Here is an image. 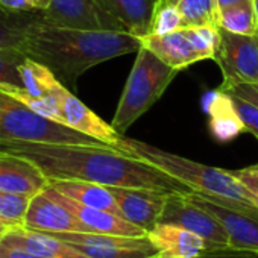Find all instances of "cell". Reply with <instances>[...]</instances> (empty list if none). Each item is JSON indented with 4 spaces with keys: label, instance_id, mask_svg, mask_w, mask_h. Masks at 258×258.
Listing matches in <instances>:
<instances>
[{
    "label": "cell",
    "instance_id": "24",
    "mask_svg": "<svg viewBox=\"0 0 258 258\" xmlns=\"http://www.w3.org/2000/svg\"><path fill=\"white\" fill-rule=\"evenodd\" d=\"M219 28H223L234 34L241 35H258L256 16L252 0L231 5L219 10Z\"/></svg>",
    "mask_w": 258,
    "mask_h": 258
},
{
    "label": "cell",
    "instance_id": "2",
    "mask_svg": "<svg viewBox=\"0 0 258 258\" xmlns=\"http://www.w3.org/2000/svg\"><path fill=\"white\" fill-rule=\"evenodd\" d=\"M143 40L123 31H85L55 26L40 16L31 23L23 52L47 66L70 91L91 67L139 52Z\"/></svg>",
    "mask_w": 258,
    "mask_h": 258
},
{
    "label": "cell",
    "instance_id": "17",
    "mask_svg": "<svg viewBox=\"0 0 258 258\" xmlns=\"http://www.w3.org/2000/svg\"><path fill=\"white\" fill-rule=\"evenodd\" d=\"M0 246L20 247L44 258H90L75 246L52 234L29 229L25 226L11 229L5 235V238L0 241Z\"/></svg>",
    "mask_w": 258,
    "mask_h": 258
},
{
    "label": "cell",
    "instance_id": "16",
    "mask_svg": "<svg viewBox=\"0 0 258 258\" xmlns=\"http://www.w3.org/2000/svg\"><path fill=\"white\" fill-rule=\"evenodd\" d=\"M49 179L29 160L0 151V191H8L25 196L41 193Z\"/></svg>",
    "mask_w": 258,
    "mask_h": 258
},
{
    "label": "cell",
    "instance_id": "21",
    "mask_svg": "<svg viewBox=\"0 0 258 258\" xmlns=\"http://www.w3.org/2000/svg\"><path fill=\"white\" fill-rule=\"evenodd\" d=\"M49 185L62 193L64 196L78 201L84 205L111 211L117 216H120L115 198L109 187L96 184V182H87V181H49Z\"/></svg>",
    "mask_w": 258,
    "mask_h": 258
},
{
    "label": "cell",
    "instance_id": "38",
    "mask_svg": "<svg viewBox=\"0 0 258 258\" xmlns=\"http://www.w3.org/2000/svg\"><path fill=\"white\" fill-rule=\"evenodd\" d=\"M255 178H258V164H255V166H250V167H246Z\"/></svg>",
    "mask_w": 258,
    "mask_h": 258
},
{
    "label": "cell",
    "instance_id": "20",
    "mask_svg": "<svg viewBox=\"0 0 258 258\" xmlns=\"http://www.w3.org/2000/svg\"><path fill=\"white\" fill-rule=\"evenodd\" d=\"M204 109L210 118V131L217 142H231L244 131V126L232 105L229 94L223 93L222 90L217 88L205 96Z\"/></svg>",
    "mask_w": 258,
    "mask_h": 258
},
{
    "label": "cell",
    "instance_id": "11",
    "mask_svg": "<svg viewBox=\"0 0 258 258\" xmlns=\"http://www.w3.org/2000/svg\"><path fill=\"white\" fill-rule=\"evenodd\" d=\"M185 196L220 222L232 249L258 253V216L226 207L198 191H191Z\"/></svg>",
    "mask_w": 258,
    "mask_h": 258
},
{
    "label": "cell",
    "instance_id": "12",
    "mask_svg": "<svg viewBox=\"0 0 258 258\" xmlns=\"http://www.w3.org/2000/svg\"><path fill=\"white\" fill-rule=\"evenodd\" d=\"M120 213V217L131 222L146 232L154 229L161 219L169 195L158 190L133 188V187H109Z\"/></svg>",
    "mask_w": 258,
    "mask_h": 258
},
{
    "label": "cell",
    "instance_id": "32",
    "mask_svg": "<svg viewBox=\"0 0 258 258\" xmlns=\"http://www.w3.org/2000/svg\"><path fill=\"white\" fill-rule=\"evenodd\" d=\"M258 201V178H255L247 169H240V170H229Z\"/></svg>",
    "mask_w": 258,
    "mask_h": 258
},
{
    "label": "cell",
    "instance_id": "10",
    "mask_svg": "<svg viewBox=\"0 0 258 258\" xmlns=\"http://www.w3.org/2000/svg\"><path fill=\"white\" fill-rule=\"evenodd\" d=\"M41 17L44 22L62 28L127 32L97 0H50L49 7L41 11Z\"/></svg>",
    "mask_w": 258,
    "mask_h": 258
},
{
    "label": "cell",
    "instance_id": "5",
    "mask_svg": "<svg viewBox=\"0 0 258 258\" xmlns=\"http://www.w3.org/2000/svg\"><path fill=\"white\" fill-rule=\"evenodd\" d=\"M0 142L109 146L62 123L37 114L4 91H0Z\"/></svg>",
    "mask_w": 258,
    "mask_h": 258
},
{
    "label": "cell",
    "instance_id": "23",
    "mask_svg": "<svg viewBox=\"0 0 258 258\" xmlns=\"http://www.w3.org/2000/svg\"><path fill=\"white\" fill-rule=\"evenodd\" d=\"M19 72H20V78H22V87L34 97L47 96L62 85L59 82V79L55 76V73L47 66H44L29 56L20 66Z\"/></svg>",
    "mask_w": 258,
    "mask_h": 258
},
{
    "label": "cell",
    "instance_id": "26",
    "mask_svg": "<svg viewBox=\"0 0 258 258\" xmlns=\"http://www.w3.org/2000/svg\"><path fill=\"white\" fill-rule=\"evenodd\" d=\"M29 202V196L0 191V220L11 229L23 226Z\"/></svg>",
    "mask_w": 258,
    "mask_h": 258
},
{
    "label": "cell",
    "instance_id": "28",
    "mask_svg": "<svg viewBox=\"0 0 258 258\" xmlns=\"http://www.w3.org/2000/svg\"><path fill=\"white\" fill-rule=\"evenodd\" d=\"M181 28H184V20L178 7H161L157 10L152 25V34L155 35L170 34Z\"/></svg>",
    "mask_w": 258,
    "mask_h": 258
},
{
    "label": "cell",
    "instance_id": "39",
    "mask_svg": "<svg viewBox=\"0 0 258 258\" xmlns=\"http://www.w3.org/2000/svg\"><path fill=\"white\" fill-rule=\"evenodd\" d=\"M253 8H255V16H256V25H258V0H252Z\"/></svg>",
    "mask_w": 258,
    "mask_h": 258
},
{
    "label": "cell",
    "instance_id": "36",
    "mask_svg": "<svg viewBox=\"0 0 258 258\" xmlns=\"http://www.w3.org/2000/svg\"><path fill=\"white\" fill-rule=\"evenodd\" d=\"M10 231H11V228H10L8 225H5L2 220H0V241H2V240L5 238V235H7Z\"/></svg>",
    "mask_w": 258,
    "mask_h": 258
},
{
    "label": "cell",
    "instance_id": "7",
    "mask_svg": "<svg viewBox=\"0 0 258 258\" xmlns=\"http://www.w3.org/2000/svg\"><path fill=\"white\" fill-rule=\"evenodd\" d=\"M52 235L67 241L90 258H158L148 234L131 237L97 232H56Z\"/></svg>",
    "mask_w": 258,
    "mask_h": 258
},
{
    "label": "cell",
    "instance_id": "29",
    "mask_svg": "<svg viewBox=\"0 0 258 258\" xmlns=\"http://www.w3.org/2000/svg\"><path fill=\"white\" fill-rule=\"evenodd\" d=\"M231 100H232V105L244 126V131L250 133L253 137L258 139V106L244 100V99H240L237 96H231Z\"/></svg>",
    "mask_w": 258,
    "mask_h": 258
},
{
    "label": "cell",
    "instance_id": "25",
    "mask_svg": "<svg viewBox=\"0 0 258 258\" xmlns=\"http://www.w3.org/2000/svg\"><path fill=\"white\" fill-rule=\"evenodd\" d=\"M178 10L184 20V28L188 26H217L219 7L217 0H179Z\"/></svg>",
    "mask_w": 258,
    "mask_h": 258
},
{
    "label": "cell",
    "instance_id": "37",
    "mask_svg": "<svg viewBox=\"0 0 258 258\" xmlns=\"http://www.w3.org/2000/svg\"><path fill=\"white\" fill-rule=\"evenodd\" d=\"M178 4H179V0H160L158 8H161V7H178Z\"/></svg>",
    "mask_w": 258,
    "mask_h": 258
},
{
    "label": "cell",
    "instance_id": "1",
    "mask_svg": "<svg viewBox=\"0 0 258 258\" xmlns=\"http://www.w3.org/2000/svg\"><path fill=\"white\" fill-rule=\"evenodd\" d=\"M0 151L34 163L49 181H87L106 187H133L188 195L193 190L164 170L111 146L0 142Z\"/></svg>",
    "mask_w": 258,
    "mask_h": 258
},
{
    "label": "cell",
    "instance_id": "31",
    "mask_svg": "<svg viewBox=\"0 0 258 258\" xmlns=\"http://www.w3.org/2000/svg\"><path fill=\"white\" fill-rule=\"evenodd\" d=\"M191 258H258V253L247 252V250H238V249H214V250H205L198 256Z\"/></svg>",
    "mask_w": 258,
    "mask_h": 258
},
{
    "label": "cell",
    "instance_id": "18",
    "mask_svg": "<svg viewBox=\"0 0 258 258\" xmlns=\"http://www.w3.org/2000/svg\"><path fill=\"white\" fill-rule=\"evenodd\" d=\"M158 258H191L207 250V243L198 234L170 223H158L148 232Z\"/></svg>",
    "mask_w": 258,
    "mask_h": 258
},
{
    "label": "cell",
    "instance_id": "3",
    "mask_svg": "<svg viewBox=\"0 0 258 258\" xmlns=\"http://www.w3.org/2000/svg\"><path fill=\"white\" fill-rule=\"evenodd\" d=\"M118 149L164 170L187 184L193 191L205 195L226 207L258 216V201L229 170L201 164L126 137H121Z\"/></svg>",
    "mask_w": 258,
    "mask_h": 258
},
{
    "label": "cell",
    "instance_id": "6",
    "mask_svg": "<svg viewBox=\"0 0 258 258\" xmlns=\"http://www.w3.org/2000/svg\"><path fill=\"white\" fill-rule=\"evenodd\" d=\"M143 46L154 52L167 66L182 70L202 59H213L219 43L217 26H188L170 34H151Z\"/></svg>",
    "mask_w": 258,
    "mask_h": 258
},
{
    "label": "cell",
    "instance_id": "15",
    "mask_svg": "<svg viewBox=\"0 0 258 258\" xmlns=\"http://www.w3.org/2000/svg\"><path fill=\"white\" fill-rule=\"evenodd\" d=\"M23 226L49 234L88 232L73 213L53 201L44 191L31 198Z\"/></svg>",
    "mask_w": 258,
    "mask_h": 258
},
{
    "label": "cell",
    "instance_id": "4",
    "mask_svg": "<svg viewBox=\"0 0 258 258\" xmlns=\"http://www.w3.org/2000/svg\"><path fill=\"white\" fill-rule=\"evenodd\" d=\"M179 70L163 62L154 52L142 46L120 96L114 118L115 131L123 136L163 96Z\"/></svg>",
    "mask_w": 258,
    "mask_h": 258
},
{
    "label": "cell",
    "instance_id": "8",
    "mask_svg": "<svg viewBox=\"0 0 258 258\" xmlns=\"http://www.w3.org/2000/svg\"><path fill=\"white\" fill-rule=\"evenodd\" d=\"M213 59L223 75V82H258V35H241L219 28Z\"/></svg>",
    "mask_w": 258,
    "mask_h": 258
},
{
    "label": "cell",
    "instance_id": "14",
    "mask_svg": "<svg viewBox=\"0 0 258 258\" xmlns=\"http://www.w3.org/2000/svg\"><path fill=\"white\" fill-rule=\"evenodd\" d=\"M43 191L47 196H50L53 201H56L58 204L66 207L70 213H73L79 219V222L87 228L88 232L112 234V235H131V237H139V235L148 234L140 226L124 220L123 217H120L111 211L93 208V207L84 205L78 201H73V199L64 196L62 193H59L58 190H55L49 184L46 185V188Z\"/></svg>",
    "mask_w": 258,
    "mask_h": 258
},
{
    "label": "cell",
    "instance_id": "19",
    "mask_svg": "<svg viewBox=\"0 0 258 258\" xmlns=\"http://www.w3.org/2000/svg\"><path fill=\"white\" fill-rule=\"evenodd\" d=\"M100 7L117 19L124 29L139 38L152 34L160 0H97Z\"/></svg>",
    "mask_w": 258,
    "mask_h": 258
},
{
    "label": "cell",
    "instance_id": "13",
    "mask_svg": "<svg viewBox=\"0 0 258 258\" xmlns=\"http://www.w3.org/2000/svg\"><path fill=\"white\" fill-rule=\"evenodd\" d=\"M59 118L58 121L79 131L85 136L97 139L114 149H118L121 136L112 127L111 123H106L100 118L93 109L82 103L66 85L59 90Z\"/></svg>",
    "mask_w": 258,
    "mask_h": 258
},
{
    "label": "cell",
    "instance_id": "9",
    "mask_svg": "<svg viewBox=\"0 0 258 258\" xmlns=\"http://www.w3.org/2000/svg\"><path fill=\"white\" fill-rule=\"evenodd\" d=\"M160 223L178 225L198 234L207 243V250L231 247L226 231L220 222L213 214L193 204L185 195H169Z\"/></svg>",
    "mask_w": 258,
    "mask_h": 258
},
{
    "label": "cell",
    "instance_id": "34",
    "mask_svg": "<svg viewBox=\"0 0 258 258\" xmlns=\"http://www.w3.org/2000/svg\"><path fill=\"white\" fill-rule=\"evenodd\" d=\"M241 2H247V0H217V7H219V10H222V8L237 5V4H241Z\"/></svg>",
    "mask_w": 258,
    "mask_h": 258
},
{
    "label": "cell",
    "instance_id": "30",
    "mask_svg": "<svg viewBox=\"0 0 258 258\" xmlns=\"http://www.w3.org/2000/svg\"><path fill=\"white\" fill-rule=\"evenodd\" d=\"M219 90L258 106V82H222Z\"/></svg>",
    "mask_w": 258,
    "mask_h": 258
},
{
    "label": "cell",
    "instance_id": "35",
    "mask_svg": "<svg viewBox=\"0 0 258 258\" xmlns=\"http://www.w3.org/2000/svg\"><path fill=\"white\" fill-rule=\"evenodd\" d=\"M49 4H50V0H34V5H35V8H37L38 11L46 10V8L49 7Z\"/></svg>",
    "mask_w": 258,
    "mask_h": 258
},
{
    "label": "cell",
    "instance_id": "33",
    "mask_svg": "<svg viewBox=\"0 0 258 258\" xmlns=\"http://www.w3.org/2000/svg\"><path fill=\"white\" fill-rule=\"evenodd\" d=\"M0 7L11 13H32L38 11L34 0H0Z\"/></svg>",
    "mask_w": 258,
    "mask_h": 258
},
{
    "label": "cell",
    "instance_id": "27",
    "mask_svg": "<svg viewBox=\"0 0 258 258\" xmlns=\"http://www.w3.org/2000/svg\"><path fill=\"white\" fill-rule=\"evenodd\" d=\"M28 59V55L19 49H0V85L22 87L20 66Z\"/></svg>",
    "mask_w": 258,
    "mask_h": 258
},
{
    "label": "cell",
    "instance_id": "22",
    "mask_svg": "<svg viewBox=\"0 0 258 258\" xmlns=\"http://www.w3.org/2000/svg\"><path fill=\"white\" fill-rule=\"evenodd\" d=\"M40 11L11 13L0 7V49H19L23 52L26 34Z\"/></svg>",
    "mask_w": 258,
    "mask_h": 258
}]
</instances>
